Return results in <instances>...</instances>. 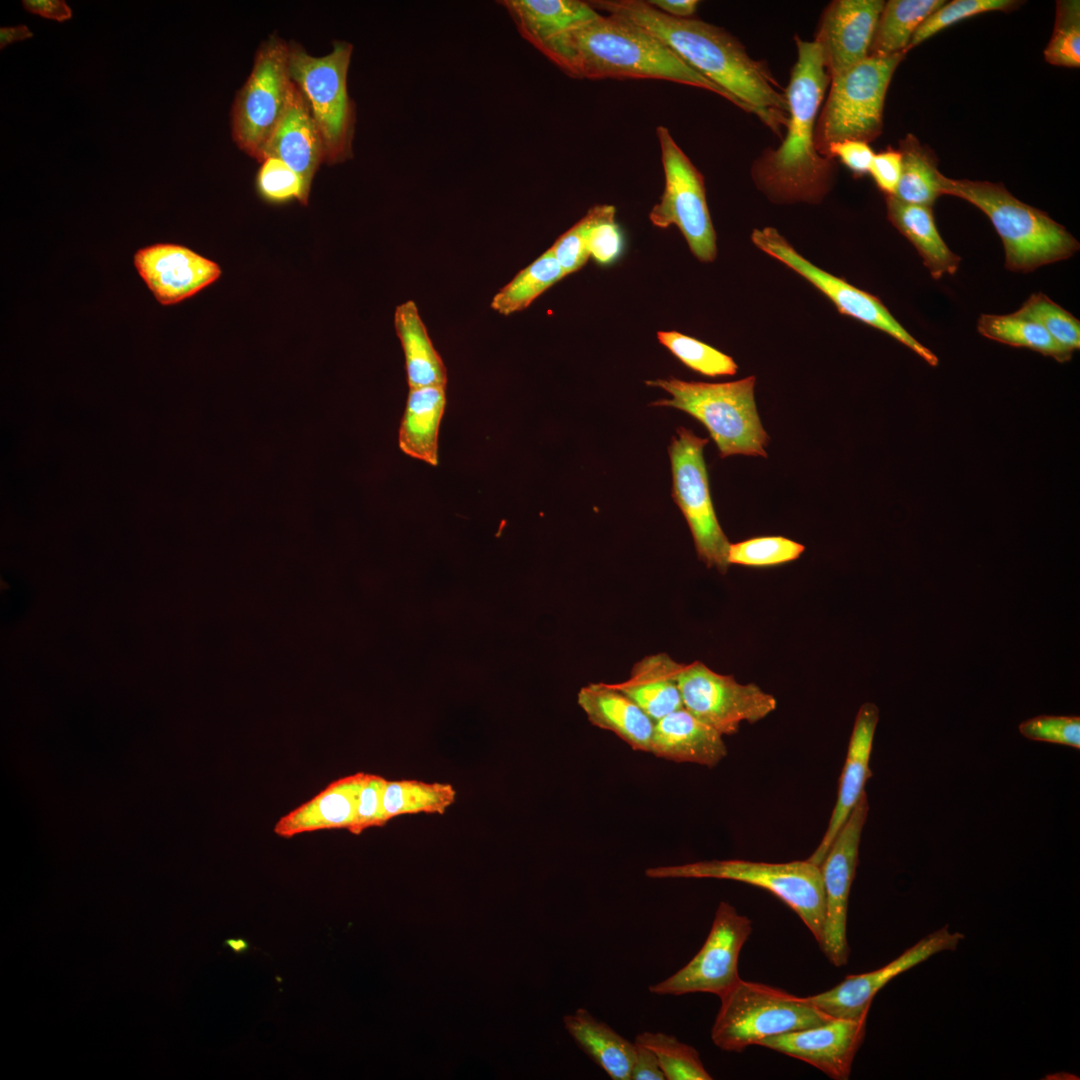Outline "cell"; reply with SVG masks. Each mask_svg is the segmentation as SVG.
<instances>
[{
  "label": "cell",
  "instance_id": "cell-9",
  "mask_svg": "<svg viewBox=\"0 0 1080 1080\" xmlns=\"http://www.w3.org/2000/svg\"><path fill=\"white\" fill-rule=\"evenodd\" d=\"M352 48L350 43L337 41L328 55L314 57L299 44H289L290 77L309 105L327 164L352 156L355 108L347 91Z\"/></svg>",
  "mask_w": 1080,
  "mask_h": 1080
},
{
  "label": "cell",
  "instance_id": "cell-35",
  "mask_svg": "<svg viewBox=\"0 0 1080 1080\" xmlns=\"http://www.w3.org/2000/svg\"><path fill=\"white\" fill-rule=\"evenodd\" d=\"M977 329L982 336L1014 347H1025L1058 362H1067L1073 352L1060 345L1041 325L1016 315L982 314Z\"/></svg>",
  "mask_w": 1080,
  "mask_h": 1080
},
{
  "label": "cell",
  "instance_id": "cell-27",
  "mask_svg": "<svg viewBox=\"0 0 1080 1080\" xmlns=\"http://www.w3.org/2000/svg\"><path fill=\"white\" fill-rule=\"evenodd\" d=\"M681 666L666 653L648 655L633 665L625 681L615 685L656 722L683 707L678 685Z\"/></svg>",
  "mask_w": 1080,
  "mask_h": 1080
},
{
  "label": "cell",
  "instance_id": "cell-2",
  "mask_svg": "<svg viewBox=\"0 0 1080 1080\" xmlns=\"http://www.w3.org/2000/svg\"><path fill=\"white\" fill-rule=\"evenodd\" d=\"M563 72L586 79H660L702 88L734 100L659 39L617 16L599 14L538 49Z\"/></svg>",
  "mask_w": 1080,
  "mask_h": 1080
},
{
  "label": "cell",
  "instance_id": "cell-17",
  "mask_svg": "<svg viewBox=\"0 0 1080 1080\" xmlns=\"http://www.w3.org/2000/svg\"><path fill=\"white\" fill-rule=\"evenodd\" d=\"M964 939L949 927L929 933L886 965L862 974L848 975L822 993L807 996L819 1010L832 1018L860 1019L868 1016L872 1000L892 979L933 955L955 950Z\"/></svg>",
  "mask_w": 1080,
  "mask_h": 1080
},
{
  "label": "cell",
  "instance_id": "cell-14",
  "mask_svg": "<svg viewBox=\"0 0 1080 1080\" xmlns=\"http://www.w3.org/2000/svg\"><path fill=\"white\" fill-rule=\"evenodd\" d=\"M751 932V920L721 901L698 953L673 975L649 986V991L656 995L711 993L721 997L741 979L739 955Z\"/></svg>",
  "mask_w": 1080,
  "mask_h": 1080
},
{
  "label": "cell",
  "instance_id": "cell-12",
  "mask_svg": "<svg viewBox=\"0 0 1080 1080\" xmlns=\"http://www.w3.org/2000/svg\"><path fill=\"white\" fill-rule=\"evenodd\" d=\"M291 83L289 44L271 36L258 49L252 71L232 107L233 139L259 162L285 110Z\"/></svg>",
  "mask_w": 1080,
  "mask_h": 1080
},
{
  "label": "cell",
  "instance_id": "cell-50",
  "mask_svg": "<svg viewBox=\"0 0 1080 1080\" xmlns=\"http://www.w3.org/2000/svg\"><path fill=\"white\" fill-rule=\"evenodd\" d=\"M636 1046L630 1080H664L665 1076L654 1053L641 1045Z\"/></svg>",
  "mask_w": 1080,
  "mask_h": 1080
},
{
  "label": "cell",
  "instance_id": "cell-26",
  "mask_svg": "<svg viewBox=\"0 0 1080 1080\" xmlns=\"http://www.w3.org/2000/svg\"><path fill=\"white\" fill-rule=\"evenodd\" d=\"M500 3L521 36L536 49L599 15L588 2L579 0H504Z\"/></svg>",
  "mask_w": 1080,
  "mask_h": 1080
},
{
  "label": "cell",
  "instance_id": "cell-30",
  "mask_svg": "<svg viewBox=\"0 0 1080 1080\" xmlns=\"http://www.w3.org/2000/svg\"><path fill=\"white\" fill-rule=\"evenodd\" d=\"M446 386L410 389L399 432L407 455L437 465L438 433L446 404Z\"/></svg>",
  "mask_w": 1080,
  "mask_h": 1080
},
{
  "label": "cell",
  "instance_id": "cell-6",
  "mask_svg": "<svg viewBox=\"0 0 1080 1080\" xmlns=\"http://www.w3.org/2000/svg\"><path fill=\"white\" fill-rule=\"evenodd\" d=\"M720 998L711 1029L713 1043L723 1051L741 1052L769 1037L821 1025L832 1017L807 997H798L765 984L740 979Z\"/></svg>",
  "mask_w": 1080,
  "mask_h": 1080
},
{
  "label": "cell",
  "instance_id": "cell-19",
  "mask_svg": "<svg viewBox=\"0 0 1080 1080\" xmlns=\"http://www.w3.org/2000/svg\"><path fill=\"white\" fill-rule=\"evenodd\" d=\"M884 4L881 0H837L826 7L814 42L830 78L869 56Z\"/></svg>",
  "mask_w": 1080,
  "mask_h": 1080
},
{
  "label": "cell",
  "instance_id": "cell-21",
  "mask_svg": "<svg viewBox=\"0 0 1080 1080\" xmlns=\"http://www.w3.org/2000/svg\"><path fill=\"white\" fill-rule=\"evenodd\" d=\"M268 157L282 160L302 179L309 196L312 179L324 162V148L309 105L292 81L285 110L267 141L260 162Z\"/></svg>",
  "mask_w": 1080,
  "mask_h": 1080
},
{
  "label": "cell",
  "instance_id": "cell-3",
  "mask_svg": "<svg viewBox=\"0 0 1080 1080\" xmlns=\"http://www.w3.org/2000/svg\"><path fill=\"white\" fill-rule=\"evenodd\" d=\"M797 60L785 95L788 103L786 136L780 146L754 165V179L777 201L817 202L834 174L833 159L815 145L818 111L830 83L819 46L795 37Z\"/></svg>",
  "mask_w": 1080,
  "mask_h": 1080
},
{
  "label": "cell",
  "instance_id": "cell-34",
  "mask_svg": "<svg viewBox=\"0 0 1080 1080\" xmlns=\"http://www.w3.org/2000/svg\"><path fill=\"white\" fill-rule=\"evenodd\" d=\"M455 799L456 790L449 783L387 780L383 794L384 815L388 822L401 815L444 814Z\"/></svg>",
  "mask_w": 1080,
  "mask_h": 1080
},
{
  "label": "cell",
  "instance_id": "cell-38",
  "mask_svg": "<svg viewBox=\"0 0 1080 1080\" xmlns=\"http://www.w3.org/2000/svg\"><path fill=\"white\" fill-rule=\"evenodd\" d=\"M657 339L690 369L709 377L734 375L738 366L732 357L677 331H658Z\"/></svg>",
  "mask_w": 1080,
  "mask_h": 1080
},
{
  "label": "cell",
  "instance_id": "cell-43",
  "mask_svg": "<svg viewBox=\"0 0 1080 1080\" xmlns=\"http://www.w3.org/2000/svg\"><path fill=\"white\" fill-rule=\"evenodd\" d=\"M257 188L260 195L271 202H284L295 198L306 205L309 198L301 177L275 157L262 161L257 175Z\"/></svg>",
  "mask_w": 1080,
  "mask_h": 1080
},
{
  "label": "cell",
  "instance_id": "cell-45",
  "mask_svg": "<svg viewBox=\"0 0 1080 1080\" xmlns=\"http://www.w3.org/2000/svg\"><path fill=\"white\" fill-rule=\"evenodd\" d=\"M1019 732L1029 740L1080 748V717L1039 715L1023 721Z\"/></svg>",
  "mask_w": 1080,
  "mask_h": 1080
},
{
  "label": "cell",
  "instance_id": "cell-15",
  "mask_svg": "<svg viewBox=\"0 0 1080 1080\" xmlns=\"http://www.w3.org/2000/svg\"><path fill=\"white\" fill-rule=\"evenodd\" d=\"M678 685L683 707L721 735L735 734L742 722L756 723L777 706L775 697L758 685L741 684L700 661L682 664Z\"/></svg>",
  "mask_w": 1080,
  "mask_h": 1080
},
{
  "label": "cell",
  "instance_id": "cell-32",
  "mask_svg": "<svg viewBox=\"0 0 1080 1080\" xmlns=\"http://www.w3.org/2000/svg\"><path fill=\"white\" fill-rule=\"evenodd\" d=\"M944 0H890L880 13L869 56H890L904 52L925 19L940 8Z\"/></svg>",
  "mask_w": 1080,
  "mask_h": 1080
},
{
  "label": "cell",
  "instance_id": "cell-48",
  "mask_svg": "<svg viewBox=\"0 0 1080 1080\" xmlns=\"http://www.w3.org/2000/svg\"><path fill=\"white\" fill-rule=\"evenodd\" d=\"M902 169V158L899 150L887 149L874 154L869 173L876 185L886 196L895 195Z\"/></svg>",
  "mask_w": 1080,
  "mask_h": 1080
},
{
  "label": "cell",
  "instance_id": "cell-39",
  "mask_svg": "<svg viewBox=\"0 0 1080 1080\" xmlns=\"http://www.w3.org/2000/svg\"><path fill=\"white\" fill-rule=\"evenodd\" d=\"M1045 60L1055 66H1080V2L1061 0L1056 4V17L1051 39L1044 50Z\"/></svg>",
  "mask_w": 1080,
  "mask_h": 1080
},
{
  "label": "cell",
  "instance_id": "cell-44",
  "mask_svg": "<svg viewBox=\"0 0 1080 1080\" xmlns=\"http://www.w3.org/2000/svg\"><path fill=\"white\" fill-rule=\"evenodd\" d=\"M599 212L595 205L576 224L560 235L550 250L566 275L582 268L590 257L589 232Z\"/></svg>",
  "mask_w": 1080,
  "mask_h": 1080
},
{
  "label": "cell",
  "instance_id": "cell-10",
  "mask_svg": "<svg viewBox=\"0 0 1080 1080\" xmlns=\"http://www.w3.org/2000/svg\"><path fill=\"white\" fill-rule=\"evenodd\" d=\"M668 453L672 472V498L691 531L698 558L708 568L725 573L729 567L730 542L713 506L703 449L707 438L684 427L677 428Z\"/></svg>",
  "mask_w": 1080,
  "mask_h": 1080
},
{
  "label": "cell",
  "instance_id": "cell-5",
  "mask_svg": "<svg viewBox=\"0 0 1080 1080\" xmlns=\"http://www.w3.org/2000/svg\"><path fill=\"white\" fill-rule=\"evenodd\" d=\"M755 382V376L725 383L670 377L650 380L646 384L659 387L672 396L651 405L682 410L701 422L716 443L721 458L738 454L766 458L769 436L757 412Z\"/></svg>",
  "mask_w": 1080,
  "mask_h": 1080
},
{
  "label": "cell",
  "instance_id": "cell-29",
  "mask_svg": "<svg viewBox=\"0 0 1080 1080\" xmlns=\"http://www.w3.org/2000/svg\"><path fill=\"white\" fill-rule=\"evenodd\" d=\"M886 205L888 219L913 244L934 279L957 272L960 257L939 234L932 207L905 203L895 196H886Z\"/></svg>",
  "mask_w": 1080,
  "mask_h": 1080
},
{
  "label": "cell",
  "instance_id": "cell-51",
  "mask_svg": "<svg viewBox=\"0 0 1080 1080\" xmlns=\"http://www.w3.org/2000/svg\"><path fill=\"white\" fill-rule=\"evenodd\" d=\"M22 5L29 13L58 22L72 17V10L64 0H23Z\"/></svg>",
  "mask_w": 1080,
  "mask_h": 1080
},
{
  "label": "cell",
  "instance_id": "cell-31",
  "mask_svg": "<svg viewBox=\"0 0 1080 1080\" xmlns=\"http://www.w3.org/2000/svg\"><path fill=\"white\" fill-rule=\"evenodd\" d=\"M394 326L405 356L409 388L446 386V368L429 338L415 302L408 300L397 306Z\"/></svg>",
  "mask_w": 1080,
  "mask_h": 1080
},
{
  "label": "cell",
  "instance_id": "cell-37",
  "mask_svg": "<svg viewBox=\"0 0 1080 1080\" xmlns=\"http://www.w3.org/2000/svg\"><path fill=\"white\" fill-rule=\"evenodd\" d=\"M635 1043L656 1056L666 1080H711L698 1051L675 1036L662 1032H643Z\"/></svg>",
  "mask_w": 1080,
  "mask_h": 1080
},
{
  "label": "cell",
  "instance_id": "cell-25",
  "mask_svg": "<svg viewBox=\"0 0 1080 1080\" xmlns=\"http://www.w3.org/2000/svg\"><path fill=\"white\" fill-rule=\"evenodd\" d=\"M650 753L712 768L725 758L727 747L723 735L682 707L655 722Z\"/></svg>",
  "mask_w": 1080,
  "mask_h": 1080
},
{
  "label": "cell",
  "instance_id": "cell-18",
  "mask_svg": "<svg viewBox=\"0 0 1080 1080\" xmlns=\"http://www.w3.org/2000/svg\"><path fill=\"white\" fill-rule=\"evenodd\" d=\"M867 1017L832 1018L814 1027L762 1040L759 1045L802 1060L836 1080L849 1078L866 1031Z\"/></svg>",
  "mask_w": 1080,
  "mask_h": 1080
},
{
  "label": "cell",
  "instance_id": "cell-16",
  "mask_svg": "<svg viewBox=\"0 0 1080 1080\" xmlns=\"http://www.w3.org/2000/svg\"><path fill=\"white\" fill-rule=\"evenodd\" d=\"M868 811V799L864 792L820 865L825 896V919L819 945L826 958L836 967L844 966L848 962V901Z\"/></svg>",
  "mask_w": 1080,
  "mask_h": 1080
},
{
  "label": "cell",
  "instance_id": "cell-11",
  "mask_svg": "<svg viewBox=\"0 0 1080 1080\" xmlns=\"http://www.w3.org/2000/svg\"><path fill=\"white\" fill-rule=\"evenodd\" d=\"M656 134L665 186L649 219L658 228L677 226L693 255L701 262H712L717 254L716 233L707 205L704 178L666 127L658 126Z\"/></svg>",
  "mask_w": 1080,
  "mask_h": 1080
},
{
  "label": "cell",
  "instance_id": "cell-49",
  "mask_svg": "<svg viewBox=\"0 0 1080 1080\" xmlns=\"http://www.w3.org/2000/svg\"><path fill=\"white\" fill-rule=\"evenodd\" d=\"M874 152L868 143L857 140H844L828 145L826 157H838L854 174L861 176L869 173Z\"/></svg>",
  "mask_w": 1080,
  "mask_h": 1080
},
{
  "label": "cell",
  "instance_id": "cell-23",
  "mask_svg": "<svg viewBox=\"0 0 1080 1080\" xmlns=\"http://www.w3.org/2000/svg\"><path fill=\"white\" fill-rule=\"evenodd\" d=\"M365 772L338 778L329 783L310 800L282 816L273 832L282 838L351 826L357 808Z\"/></svg>",
  "mask_w": 1080,
  "mask_h": 1080
},
{
  "label": "cell",
  "instance_id": "cell-41",
  "mask_svg": "<svg viewBox=\"0 0 1080 1080\" xmlns=\"http://www.w3.org/2000/svg\"><path fill=\"white\" fill-rule=\"evenodd\" d=\"M804 545L783 536H762L731 543L728 563L749 567H768L794 561L804 552Z\"/></svg>",
  "mask_w": 1080,
  "mask_h": 1080
},
{
  "label": "cell",
  "instance_id": "cell-47",
  "mask_svg": "<svg viewBox=\"0 0 1080 1080\" xmlns=\"http://www.w3.org/2000/svg\"><path fill=\"white\" fill-rule=\"evenodd\" d=\"M386 782L387 779L380 775L365 773L355 817L348 828L351 834L360 835L369 828L386 825L387 820L383 808V794Z\"/></svg>",
  "mask_w": 1080,
  "mask_h": 1080
},
{
  "label": "cell",
  "instance_id": "cell-1",
  "mask_svg": "<svg viewBox=\"0 0 1080 1080\" xmlns=\"http://www.w3.org/2000/svg\"><path fill=\"white\" fill-rule=\"evenodd\" d=\"M596 11L629 21L672 50L687 65L724 90L738 108L756 115L781 137L788 103L768 67L749 56L723 28L694 18L668 16L647 1L594 0Z\"/></svg>",
  "mask_w": 1080,
  "mask_h": 1080
},
{
  "label": "cell",
  "instance_id": "cell-53",
  "mask_svg": "<svg viewBox=\"0 0 1080 1080\" xmlns=\"http://www.w3.org/2000/svg\"><path fill=\"white\" fill-rule=\"evenodd\" d=\"M33 33L26 25H18L13 27H1L0 29V48L3 49L7 45L23 41L31 38Z\"/></svg>",
  "mask_w": 1080,
  "mask_h": 1080
},
{
  "label": "cell",
  "instance_id": "cell-7",
  "mask_svg": "<svg viewBox=\"0 0 1080 1080\" xmlns=\"http://www.w3.org/2000/svg\"><path fill=\"white\" fill-rule=\"evenodd\" d=\"M906 53L868 56L832 76L824 107L815 128L817 151L825 156L828 145L844 140L868 143L883 128L885 96L892 76Z\"/></svg>",
  "mask_w": 1080,
  "mask_h": 1080
},
{
  "label": "cell",
  "instance_id": "cell-22",
  "mask_svg": "<svg viewBox=\"0 0 1080 1080\" xmlns=\"http://www.w3.org/2000/svg\"><path fill=\"white\" fill-rule=\"evenodd\" d=\"M878 719L879 710L875 704L865 703L859 708L839 779L837 800L828 827L818 847L808 858L818 866L823 862L837 833L865 792V785L871 777L869 761Z\"/></svg>",
  "mask_w": 1080,
  "mask_h": 1080
},
{
  "label": "cell",
  "instance_id": "cell-28",
  "mask_svg": "<svg viewBox=\"0 0 1080 1080\" xmlns=\"http://www.w3.org/2000/svg\"><path fill=\"white\" fill-rule=\"evenodd\" d=\"M567 1032L582 1051L613 1080H630L637 1046L588 1010L577 1009L564 1018Z\"/></svg>",
  "mask_w": 1080,
  "mask_h": 1080
},
{
  "label": "cell",
  "instance_id": "cell-8",
  "mask_svg": "<svg viewBox=\"0 0 1080 1080\" xmlns=\"http://www.w3.org/2000/svg\"><path fill=\"white\" fill-rule=\"evenodd\" d=\"M653 879L712 878L732 880L765 889L787 904L821 942L825 896L820 866L808 859L786 863L748 860H708L646 869Z\"/></svg>",
  "mask_w": 1080,
  "mask_h": 1080
},
{
  "label": "cell",
  "instance_id": "cell-4",
  "mask_svg": "<svg viewBox=\"0 0 1080 1080\" xmlns=\"http://www.w3.org/2000/svg\"><path fill=\"white\" fill-rule=\"evenodd\" d=\"M941 195H952L982 210L1000 236L1005 267L1029 272L1070 258L1079 242L1046 212L1023 203L1002 183L952 179L939 174Z\"/></svg>",
  "mask_w": 1080,
  "mask_h": 1080
},
{
  "label": "cell",
  "instance_id": "cell-24",
  "mask_svg": "<svg viewBox=\"0 0 1080 1080\" xmlns=\"http://www.w3.org/2000/svg\"><path fill=\"white\" fill-rule=\"evenodd\" d=\"M577 702L592 725L614 733L635 751L650 753L655 721L615 684L589 683L579 690Z\"/></svg>",
  "mask_w": 1080,
  "mask_h": 1080
},
{
  "label": "cell",
  "instance_id": "cell-20",
  "mask_svg": "<svg viewBox=\"0 0 1080 1080\" xmlns=\"http://www.w3.org/2000/svg\"><path fill=\"white\" fill-rule=\"evenodd\" d=\"M134 265L162 305L181 302L215 282L217 263L177 244H154L138 250Z\"/></svg>",
  "mask_w": 1080,
  "mask_h": 1080
},
{
  "label": "cell",
  "instance_id": "cell-40",
  "mask_svg": "<svg viewBox=\"0 0 1080 1080\" xmlns=\"http://www.w3.org/2000/svg\"><path fill=\"white\" fill-rule=\"evenodd\" d=\"M1015 314L1041 325L1068 350L1079 349V320L1043 293L1032 294Z\"/></svg>",
  "mask_w": 1080,
  "mask_h": 1080
},
{
  "label": "cell",
  "instance_id": "cell-46",
  "mask_svg": "<svg viewBox=\"0 0 1080 1080\" xmlns=\"http://www.w3.org/2000/svg\"><path fill=\"white\" fill-rule=\"evenodd\" d=\"M615 213L614 206L599 205L598 216L589 232V254L602 265L615 261L623 249L622 232L615 221Z\"/></svg>",
  "mask_w": 1080,
  "mask_h": 1080
},
{
  "label": "cell",
  "instance_id": "cell-52",
  "mask_svg": "<svg viewBox=\"0 0 1080 1080\" xmlns=\"http://www.w3.org/2000/svg\"><path fill=\"white\" fill-rule=\"evenodd\" d=\"M647 2L660 12L675 18H691L699 3L696 0H649Z\"/></svg>",
  "mask_w": 1080,
  "mask_h": 1080
},
{
  "label": "cell",
  "instance_id": "cell-36",
  "mask_svg": "<svg viewBox=\"0 0 1080 1080\" xmlns=\"http://www.w3.org/2000/svg\"><path fill=\"white\" fill-rule=\"evenodd\" d=\"M566 276L550 248L500 289L491 308L502 315L522 311Z\"/></svg>",
  "mask_w": 1080,
  "mask_h": 1080
},
{
  "label": "cell",
  "instance_id": "cell-42",
  "mask_svg": "<svg viewBox=\"0 0 1080 1080\" xmlns=\"http://www.w3.org/2000/svg\"><path fill=\"white\" fill-rule=\"evenodd\" d=\"M1014 0H954L946 2L918 27L907 52L941 30L963 19L989 11H1010L1019 5Z\"/></svg>",
  "mask_w": 1080,
  "mask_h": 1080
},
{
  "label": "cell",
  "instance_id": "cell-13",
  "mask_svg": "<svg viewBox=\"0 0 1080 1080\" xmlns=\"http://www.w3.org/2000/svg\"><path fill=\"white\" fill-rule=\"evenodd\" d=\"M751 239L761 251L813 284L834 303L841 314L885 332L910 348L929 365L938 364L937 356L911 336L879 298L811 263L798 253L775 228L754 229Z\"/></svg>",
  "mask_w": 1080,
  "mask_h": 1080
},
{
  "label": "cell",
  "instance_id": "cell-33",
  "mask_svg": "<svg viewBox=\"0 0 1080 1080\" xmlns=\"http://www.w3.org/2000/svg\"><path fill=\"white\" fill-rule=\"evenodd\" d=\"M898 150L902 169L893 196L905 203L932 207L941 195L935 154L913 134L900 140Z\"/></svg>",
  "mask_w": 1080,
  "mask_h": 1080
}]
</instances>
